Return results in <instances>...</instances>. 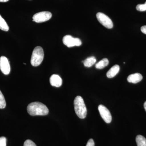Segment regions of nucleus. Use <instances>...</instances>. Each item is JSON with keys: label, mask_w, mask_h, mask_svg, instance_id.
I'll use <instances>...</instances> for the list:
<instances>
[{"label": "nucleus", "mask_w": 146, "mask_h": 146, "mask_svg": "<svg viewBox=\"0 0 146 146\" xmlns=\"http://www.w3.org/2000/svg\"><path fill=\"white\" fill-rule=\"evenodd\" d=\"M50 82L52 86L59 87L62 85V80L60 76L56 74H53L50 78Z\"/></svg>", "instance_id": "nucleus-9"}, {"label": "nucleus", "mask_w": 146, "mask_h": 146, "mask_svg": "<svg viewBox=\"0 0 146 146\" xmlns=\"http://www.w3.org/2000/svg\"><path fill=\"white\" fill-rule=\"evenodd\" d=\"M120 70V67L119 65H115L110 69L107 72L106 76L108 78H112L119 73Z\"/></svg>", "instance_id": "nucleus-11"}, {"label": "nucleus", "mask_w": 146, "mask_h": 146, "mask_svg": "<svg viewBox=\"0 0 146 146\" xmlns=\"http://www.w3.org/2000/svg\"><path fill=\"white\" fill-rule=\"evenodd\" d=\"M0 29L5 31H8L9 27L6 21L0 15Z\"/></svg>", "instance_id": "nucleus-15"}, {"label": "nucleus", "mask_w": 146, "mask_h": 146, "mask_svg": "<svg viewBox=\"0 0 146 146\" xmlns=\"http://www.w3.org/2000/svg\"><path fill=\"white\" fill-rule=\"evenodd\" d=\"M141 31L143 33L146 34V25L141 27Z\"/></svg>", "instance_id": "nucleus-21"}, {"label": "nucleus", "mask_w": 146, "mask_h": 146, "mask_svg": "<svg viewBox=\"0 0 146 146\" xmlns=\"http://www.w3.org/2000/svg\"><path fill=\"white\" fill-rule=\"evenodd\" d=\"M52 14L49 11H42L35 14L33 17V21L36 23H42L49 21Z\"/></svg>", "instance_id": "nucleus-6"}, {"label": "nucleus", "mask_w": 146, "mask_h": 146, "mask_svg": "<svg viewBox=\"0 0 146 146\" xmlns=\"http://www.w3.org/2000/svg\"><path fill=\"white\" fill-rule=\"evenodd\" d=\"M27 110L31 116H45L48 114L49 110L46 105L39 102L31 103L28 106Z\"/></svg>", "instance_id": "nucleus-1"}, {"label": "nucleus", "mask_w": 146, "mask_h": 146, "mask_svg": "<svg viewBox=\"0 0 146 146\" xmlns=\"http://www.w3.org/2000/svg\"><path fill=\"white\" fill-rule=\"evenodd\" d=\"M9 0H0V2H7Z\"/></svg>", "instance_id": "nucleus-22"}, {"label": "nucleus", "mask_w": 146, "mask_h": 146, "mask_svg": "<svg viewBox=\"0 0 146 146\" xmlns=\"http://www.w3.org/2000/svg\"><path fill=\"white\" fill-rule=\"evenodd\" d=\"M44 58V51L40 46L35 48L32 54L31 63L34 67H37L42 63Z\"/></svg>", "instance_id": "nucleus-3"}, {"label": "nucleus", "mask_w": 146, "mask_h": 146, "mask_svg": "<svg viewBox=\"0 0 146 146\" xmlns=\"http://www.w3.org/2000/svg\"><path fill=\"white\" fill-rule=\"evenodd\" d=\"M0 70L4 74L8 75L10 73V64L7 58L5 56L0 57Z\"/></svg>", "instance_id": "nucleus-8"}, {"label": "nucleus", "mask_w": 146, "mask_h": 146, "mask_svg": "<svg viewBox=\"0 0 146 146\" xmlns=\"http://www.w3.org/2000/svg\"><path fill=\"white\" fill-rule=\"evenodd\" d=\"M96 62V59L94 56H90L86 58L85 60L82 61L84 65L87 68H90Z\"/></svg>", "instance_id": "nucleus-12"}, {"label": "nucleus", "mask_w": 146, "mask_h": 146, "mask_svg": "<svg viewBox=\"0 0 146 146\" xmlns=\"http://www.w3.org/2000/svg\"><path fill=\"white\" fill-rule=\"evenodd\" d=\"M144 108H145V110L146 111V101L145 102V103H144Z\"/></svg>", "instance_id": "nucleus-23"}, {"label": "nucleus", "mask_w": 146, "mask_h": 146, "mask_svg": "<svg viewBox=\"0 0 146 146\" xmlns=\"http://www.w3.org/2000/svg\"><path fill=\"white\" fill-rule=\"evenodd\" d=\"M74 107L76 114L81 119H84L87 115V109L83 98L78 96L74 100Z\"/></svg>", "instance_id": "nucleus-2"}, {"label": "nucleus", "mask_w": 146, "mask_h": 146, "mask_svg": "<svg viewBox=\"0 0 146 146\" xmlns=\"http://www.w3.org/2000/svg\"><path fill=\"white\" fill-rule=\"evenodd\" d=\"M143 76L139 73L132 74L127 77L128 82L130 83L136 84L140 82L143 79Z\"/></svg>", "instance_id": "nucleus-10"}, {"label": "nucleus", "mask_w": 146, "mask_h": 146, "mask_svg": "<svg viewBox=\"0 0 146 146\" xmlns=\"http://www.w3.org/2000/svg\"><path fill=\"white\" fill-rule=\"evenodd\" d=\"M24 146H36L33 141L30 140H27L25 141Z\"/></svg>", "instance_id": "nucleus-18"}, {"label": "nucleus", "mask_w": 146, "mask_h": 146, "mask_svg": "<svg viewBox=\"0 0 146 146\" xmlns=\"http://www.w3.org/2000/svg\"><path fill=\"white\" fill-rule=\"evenodd\" d=\"M63 42L64 44L68 48L77 46H79L82 45V42L78 38H74L70 35H66L63 37Z\"/></svg>", "instance_id": "nucleus-5"}, {"label": "nucleus", "mask_w": 146, "mask_h": 146, "mask_svg": "<svg viewBox=\"0 0 146 146\" xmlns=\"http://www.w3.org/2000/svg\"><path fill=\"white\" fill-rule=\"evenodd\" d=\"M86 146H95V143L93 139H89L87 142Z\"/></svg>", "instance_id": "nucleus-20"}, {"label": "nucleus", "mask_w": 146, "mask_h": 146, "mask_svg": "<svg viewBox=\"0 0 146 146\" xmlns=\"http://www.w3.org/2000/svg\"><path fill=\"white\" fill-rule=\"evenodd\" d=\"M6 103L5 99L1 91H0V108L3 109L6 107Z\"/></svg>", "instance_id": "nucleus-16"}, {"label": "nucleus", "mask_w": 146, "mask_h": 146, "mask_svg": "<svg viewBox=\"0 0 146 146\" xmlns=\"http://www.w3.org/2000/svg\"><path fill=\"white\" fill-rule=\"evenodd\" d=\"M109 64V60L106 58L102 59L96 64V68L98 69H102L108 66Z\"/></svg>", "instance_id": "nucleus-13"}, {"label": "nucleus", "mask_w": 146, "mask_h": 146, "mask_svg": "<svg viewBox=\"0 0 146 146\" xmlns=\"http://www.w3.org/2000/svg\"><path fill=\"white\" fill-rule=\"evenodd\" d=\"M137 146H146V139L142 135H138L136 137Z\"/></svg>", "instance_id": "nucleus-14"}, {"label": "nucleus", "mask_w": 146, "mask_h": 146, "mask_svg": "<svg viewBox=\"0 0 146 146\" xmlns=\"http://www.w3.org/2000/svg\"><path fill=\"white\" fill-rule=\"evenodd\" d=\"M96 17L100 23L107 29H111L113 27L112 20L107 15L101 12L97 13Z\"/></svg>", "instance_id": "nucleus-4"}, {"label": "nucleus", "mask_w": 146, "mask_h": 146, "mask_svg": "<svg viewBox=\"0 0 146 146\" xmlns=\"http://www.w3.org/2000/svg\"><path fill=\"white\" fill-rule=\"evenodd\" d=\"M6 138L5 137H0V146H6Z\"/></svg>", "instance_id": "nucleus-19"}, {"label": "nucleus", "mask_w": 146, "mask_h": 146, "mask_svg": "<svg viewBox=\"0 0 146 146\" xmlns=\"http://www.w3.org/2000/svg\"><path fill=\"white\" fill-rule=\"evenodd\" d=\"M136 9L139 11H146V2L144 4H138L136 6Z\"/></svg>", "instance_id": "nucleus-17"}, {"label": "nucleus", "mask_w": 146, "mask_h": 146, "mask_svg": "<svg viewBox=\"0 0 146 146\" xmlns=\"http://www.w3.org/2000/svg\"><path fill=\"white\" fill-rule=\"evenodd\" d=\"M98 110L100 115L103 119L107 123H111L112 117L109 110L105 106L102 105H100L98 106Z\"/></svg>", "instance_id": "nucleus-7"}]
</instances>
